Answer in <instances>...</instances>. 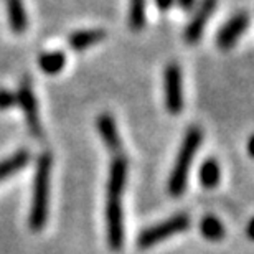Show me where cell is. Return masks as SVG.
Here are the masks:
<instances>
[{"instance_id":"obj_6","label":"cell","mask_w":254,"mask_h":254,"mask_svg":"<svg viewBox=\"0 0 254 254\" xmlns=\"http://www.w3.org/2000/svg\"><path fill=\"white\" fill-rule=\"evenodd\" d=\"M17 101L18 106L23 111L25 121H27V127L35 139L42 137L43 129H42V121H40V113H38V103L35 98L33 88L30 84L28 79H23L20 84V89L17 93Z\"/></svg>"},{"instance_id":"obj_7","label":"cell","mask_w":254,"mask_h":254,"mask_svg":"<svg viewBox=\"0 0 254 254\" xmlns=\"http://www.w3.org/2000/svg\"><path fill=\"white\" fill-rule=\"evenodd\" d=\"M216 2L218 0H201L200 5L196 7V12L191 17L189 25H187L184 33L185 42L189 45H196L201 40V35L205 32L208 20L211 18V15L216 8Z\"/></svg>"},{"instance_id":"obj_5","label":"cell","mask_w":254,"mask_h":254,"mask_svg":"<svg viewBox=\"0 0 254 254\" xmlns=\"http://www.w3.org/2000/svg\"><path fill=\"white\" fill-rule=\"evenodd\" d=\"M164 98L165 108L172 116H177L184 111V78H182L180 66L177 63L167 64L164 73Z\"/></svg>"},{"instance_id":"obj_9","label":"cell","mask_w":254,"mask_h":254,"mask_svg":"<svg viewBox=\"0 0 254 254\" xmlns=\"http://www.w3.org/2000/svg\"><path fill=\"white\" fill-rule=\"evenodd\" d=\"M96 127H98V132L103 139L104 145L108 147L111 152L118 154L121 152V147H123V140H121L119 135V129L116 126V121L111 114H101L98 116V121H96Z\"/></svg>"},{"instance_id":"obj_19","label":"cell","mask_w":254,"mask_h":254,"mask_svg":"<svg viewBox=\"0 0 254 254\" xmlns=\"http://www.w3.org/2000/svg\"><path fill=\"white\" fill-rule=\"evenodd\" d=\"M177 3H179V7L182 8V10H191L193 7H195V3H196V0H175Z\"/></svg>"},{"instance_id":"obj_4","label":"cell","mask_w":254,"mask_h":254,"mask_svg":"<svg viewBox=\"0 0 254 254\" xmlns=\"http://www.w3.org/2000/svg\"><path fill=\"white\" fill-rule=\"evenodd\" d=\"M189 228H190V216L187 213H179V215L172 216L162 223H157V225L142 231L139 235V240H137V245L142 250H147V248L160 245V243L167 241L169 238L179 235V233L187 231Z\"/></svg>"},{"instance_id":"obj_8","label":"cell","mask_w":254,"mask_h":254,"mask_svg":"<svg viewBox=\"0 0 254 254\" xmlns=\"http://www.w3.org/2000/svg\"><path fill=\"white\" fill-rule=\"evenodd\" d=\"M250 25V17L246 13H236L220 28L216 35V45L221 50H231L241 38V35L246 32Z\"/></svg>"},{"instance_id":"obj_18","label":"cell","mask_w":254,"mask_h":254,"mask_svg":"<svg viewBox=\"0 0 254 254\" xmlns=\"http://www.w3.org/2000/svg\"><path fill=\"white\" fill-rule=\"evenodd\" d=\"M175 0H155V7L160 10V12H167L174 7Z\"/></svg>"},{"instance_id":"obj_14","label":"cell","mask_w":254,"mask_h":254,"mask_svg":"<svg viewBox=\"0 0 254 254\" xmlns=\"http://www.w3.org/2000/svg\"><path fill=\"white\" fill-rule=\"evenodd\" d=\"M200 231H201V236L205 238V240L213 241V243L221 241L223 238H225V235H226L223 223L218 220L216 216H211V215H208V216H205L201 220Z\"/></svg>"},{"instance_id":"obj_15","label":"cell","mask_w":254,"mask_h":254,"mask_svg":"<svg viewBox=\"0 0 254 254\" xmlns=\"http://www.w3.org/2000/svg\"><path fill=\"white\" fill-rule=\"evenodd\" d=\"M38 64L43 73L47 74H58L64 68L66 57L63 52H45L40 55Z\"/></svg>"},{"instance_id":"obj_1","label":"cell","mask_w":254,"mask_h":254,"mask_svg":"<svg viewBox=\"0 0 254 254\" xmlns=\"http://www.w3.org/2000/svg\"><path fill=\"white\" fill-rule=\"evenodd\" d=\"M127 179L126 157H114L109 167V180L106 190V233L111 250L119 251L124 245V215H123V193Z\"/></svg>"},{"instance_id":"obj_11","label":"cell","mask_w":254,"mask_h":254,"mask_svg":"<svg viewBox=\"0 0 254 254\" xmlns=\"http://www.w3.org/2000/svg\"><path fill=\"white\" fill-rule=\"evenodd\" d=\"M106 38V32L101 28H91V30H81V32H74L69 37V47L74 52H83L94 45L101 43Z\"/></svg>"},{"instance_id":"obj_21","label":"cell","mask_w":254,"mask_h":254,"mask_svg":"<svg viewBox=\"0 0 254 254\" xmlns=\"http://www.w3.org/2000/svg\"><path fill=\"white\" fill-rule=\"evenodd\" d=\"M248 154L254 159V134L248 139Z\"/></svg>"},{"instance_id":"obj_17","label":"cell","mask_w":254,"mask_h":254,"mask_svg":"<svg viewBox=\"0 0 254 254\" xmlns=\"http://www.w3.org/2000/svg\"><path fill=\"white\" fill-rule=\"evenodd\" d=\"M15 104H18L17 94L8 89H0V111L12 109Z\"/></svg>"},{"instance_id":"obj_12","label":"cell","mask_w":254,"mask_h":254,"mask_svg":"<svg viewBox=\"0 0 254 254\" xmlns=\"http://www.w3.org/2000/svg\"><path fill=\"white\" fill-rule=\"evenodd\" d=\"M30 162V152L28 150H17L15 154L7 157L5 160L0 162V182L13 177L17 172H20L23 167H27Z\"/></svg>"},{"instance_id":"obj_20","label":"cell","mask_w":254,"mask_h":254,"mask_svg":"<svg viewBox=\"0 0 254 254\" xmlns=\"http://www.w3.org/2000/svg\"><path fill=\"white\" fill-rule=\"evenodd\" d=\"M246 236L250 238L251 241H254V218H251L250 223L246 226Z\"/></svg>"},{"instance_id":"obj_3","label":"cell","mask_w":254,"mask_h":254,"mask_svg":"<svg viewBox=\"0 0 254 254\" xmlns=\"http://www.w3.org/2000/svg\"><path fill=\"white\" fill-rule=\"evenodd\" d=\"M203 134L198 127H190L182 140L179 155H177L175 165L170 172L169 177V193L172 196H182L187 190V184H189V174L191 162L195 159L198 149L201 145Z\"/></svg>"},{"instance_id":"obj_16","label":"cell","mask_w":254,"mask_h":254,"mask_svg":"<svg viewBox=\"0 0 254 254\" xmlns=\"http://www.w3.org/2000/svg\"><path fill=\"white\" fill-rule=\"evenodd\" d=\"M145 0H130L129 2V27L134 32H140L145 27Z\"/></svg>"},{"instance_id":"obj_10","label":"cell","mask_w":254,"mask_h":254,"mask_svg":"<svg viewBox=\"0 0 254 254\" xmlns=\"http://www.w3.org/2000/svg\"><path fill=\"white\" fill-rule=\"evenodd\" d=\"M7 2L8 25L15 35H22L28 28V17L25 10L23 0H5Z\"/></svg>"},{"instance_id":"obj_13","label":"cell","mask_w":254,"mask_h":254,"mask_svg":"<svg viewBox=\"0 0 254 254\" xmlns=\"http://www.w3.org/2000/svg\"><path fill=\"white\" fill-rule=\"evenodd\" d=\"M198 177H200V184L205 187L206 190H211L220 184L221 179V170L220 165L215 159H208L201 164L200 172H198Z\"/></svg>"},{"instance_id":"obj_2","label":"cell","mask_w":254,"mask_h":254,"mask_svg":"<svg viewBox=\"0 0 254 254\" xmlns=\"http://www.w3.org/2000/svg\"><path fill=\"white\" fill-rule=\"evenodd\" d=\"M53 157L45 152L38 157L35 167L32 206H30L28 223L33 231H42L48 218V200H50V182H52Z\"/></svg>"}]
</instances>
